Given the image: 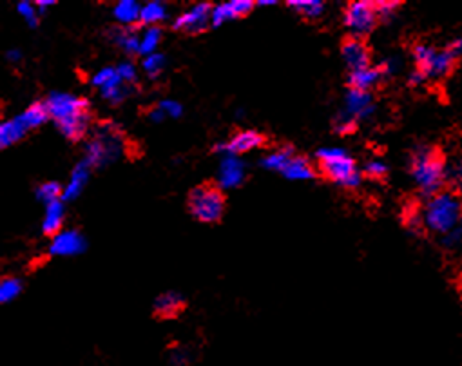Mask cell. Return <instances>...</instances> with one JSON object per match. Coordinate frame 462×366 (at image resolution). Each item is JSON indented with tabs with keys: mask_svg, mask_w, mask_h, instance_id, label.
Returning <instances> with one entry per match:
<instances>
[{
	"mask_svg": "<svg viewBox=\"0 0 462 366\" xmlns=\"http://www.w3.org/2000/svg\"><path fill=\"white\" fill-rule=\"evenodd\" d=\"M170 362L175 366H182L187 362V353L184 350H176V352L170 353Z\"/></svg>",
	"mask_w": 462,
	"mask_h": 366,
	"instance_id": "bcb514c9",
	"label": "cell"
},
{
	"mask_svg": "<svg viewBox=\"0 0 462 366\" xmlns=\"http://www.w3.org/2000/svg\"><path fill=\"white\" fill-rule=\"evenodd\" d=\"M405 225L410 229L412 232L423 234L424 232V219H423V207L412 205L410 209L405 210Z\"/></svg>",
	"mask_w": 462,
	"mask_h": 366,
	"instance_id": "4dcf8cb0",
	"label": "cell"
},
{
	"mask_svg": "<svg viewBox=\"0 0 462 366\" xmlns=\"http://www.w3.org/2000/svg\"><path fill=\"white\" fill-rule=\"evenodd\" d=\"M415 69L426 76L428 80L448 79L457 67L458 58L448 48H437L428 42H419L412 49Z\"/></svg>",
	"mask_w": 462,
	"mask_h": 366,
	"instance_id": "5b68a950",
	"label": "cell"
},
{
	"mask_svg": "<svg viewBox=\"0 0 462 366\" xmlns=\"http://www.w3.org/2000/svg\"><path fill=\"white\" fill-rule=\"evenodd\" d=\"M229 4H231L234 18L247 17L249 13H252V9L257 6L256 2H252V0H232V2H229Z\"/></svg>",
	"mask_w": 462,
	"mask_h": 366,
	"instance_id": "f35d334b",
	"label": "cell"
},
{
	"mask_svg": "<svg viewBox=\"0 0 462 366\" xmlns=\"http://www.w3.org/2000/svg\"><path fill=\"white\" fill-rule=\"evenodd\" d=\"M265 142H266L265 136L259 135V133L243 131V133H238V135H236L231 142H227V144L216 145V147H214V153L222 154V156H229V154H234L236 156V154L249 153L252 149L261 147V145H265Z\"/></svg>",
	"mask_w": 462,
	"mask_h": 366,
	"instance_id": "7c38bea8",
	"label": "cell"
},
{
	"mask_svg": "<svg viewBox=\"0 0 462 366\" xmlns=\"http://www.w3.org/2000/svg\"><path fill=\"white\" fill-rule=\"evenodd\" d=\"M158 107H160L167 116H172V118H179L182 116V113H184V107L175 100H163Z\"/></svg>",
	"mask_w": 462,
	"mask_h": 366,
	"instance_id": "ee69618b",
	"label": "cell"
},
{
	"mask_svg": "<svg viewBox=\"0 0 462 366\" xmlns=\"http://www.w3.org/2000/svg\"><path fill=\"white\" fill-rule=\"evenodd\" d=\"M123 151V136L120 135L118 129L113 126H102L100 129H96L95 136L89 140L88 147H86V158L89 165L95 167H105L109 165L111 161L116 160Z\"/></svg>",
	"mask_w": 462,
	"mask_h": 366,
	"instance_id": "52a82bcc",
	"label": "cell"
},
{
	"mask_svg": "<svg viewBox=\"0 0 462 366\" xmlns=\"http://www.w3.org/2000/svg\"><path fill=\"white\" fill-rule=\"evenodd\" d=\"M116 71H118V76H120L122 82L127 83V86L135 83L136 79H138V74H136V67L133 66L131 62H123V64H120V66L116 67Z\"/></svg>",
	"mask_w": 462,
	"mask_h": 366,
	"instance_id": "b9f144b4",
	"label": "cell"
},
{
	"mask_svg": "<svg viewBox=\"0 0 462 366\" xmlns=\"http://www.w3.org/2000/svg\"><path fill=\"white\" fill-rule=\"evenodd\" d=\"M440 247L449 252H457L462 249V225L461 227L449 231L448 234L440 236Z\"/></svg>",
	"mask_w": 462,
	"mask_h": 366,
	"instance_id": "836d02e7",
	"label": "cell"
},
{
	"mask_svg": "<svg viewBox=\"0 0 462 366\" xmlns=\"http://www.w3.org/2000/svg\"><path fill=\"white\" fill-rule=\"evenodd\" d=\"M17 9L18 13L26 18V22L29 24L31 27L39 26V13H36V9L33 8V4H29V2H20V4L17 6Z\"/></svg>",
	"mask_w": 462,
	"mask_h": 366,
	"instance_id": "7bdbcfd3",
	"label": "cell"
},
{
	"mask_svg": "<svg viewBox=\"0 0 462 366\" xmlns=\"http://www.w3.org/2000/svg\"><path fill=\"white\" fill-rule=\"evenodd\" d=\"M362 176L370 179H384L388 176V165L381 160L367 161V165L362 169Z\"/></svg>",
	"mask_w": 462,
	"mask_h": 366,
	"instance_id": "e575fe53",
	"label": "cell"
},
{
	"mask_svg": "<svg viewBox=\"0 0 462 366\" xmlns=\"http://www.w3.org/2000/svg\"><path fill=\"white\" fill-rule=\"evenodd\" d=\"M446 48H448L449 51L454 53L455 57L461 58L462 57V36H457V39L451 40V42H449V44L446 46Z\"/></svg>",
	"mask_w": 462,
	"mask_h": 366,
	"instance_id": "7dc6e473",
	"label": "cell"
},
{
	"mask_svg": "<svg viewBox=\"0 0 462 366\" xmlns=\"http://www.w3.org/2000/svg\"><path fill=\"white\" fill-rule=\"evenodd\" d=\"M187 205L198 222L218 223L225 212V196L219 185L207 182L189 192Z\"/></svg>",
	"mask_w": 462,
	"mask_h": 366,
	"instance_id": "8992f818",
	"label": "cell"
},
{
	"mask_svg": "<svg viewBox=\"0 0 462 366\" xmlns=\"http://www.w3.org/2000/svg\"><path fill=\"white\" fill-rule=\"evenodd\" d=\"M44 104L51 120H55L60 133L67 140L79 142L88 135L91 114H89V102L86 98L66 93H51Z\"/></svg>",
	"mask_w": 462,
	"mask_h": 366,
	"instance_id": "7a4b0ae2",
	"label": "cell"
},
{
	"mask_svg": "<svg viewBox=\"0 0 462 366\" xmlns=\"http://www.w3.org/2000/svg\"><path fill=\"white\" fill-rule=\"evenodd\" d=\"M114 79H118V71L116 67H104L102 71H98V73L93 76V86L95 88H105L107 83L113 82Z\"/></svg>",
	"mask_w": 462,
	"mask_h": 366,
	"instance_id": "74e56055",
	"label": "cell"
},
{
	"mask_svg": "<svg viewBox=\"0 0 462 366\" xmlns=\"http://www.w3.org/2000/svg\"><path fill=\"white\" fill-rule=\"evenodd\" d=\"M113 42L123 49L127 55H140V46H142V39L129 31V27H118L113 31Z\"/></svg>",
	"mask_w": 462,
	"mask_h": 366,
	"instance_id": "cb8c5ba5",
	"label": "cell"
},
{
	"mask_svg": "<svg viewBox=\"0 0 462 366\" xmlns=\"http://www.w3.org/2000/svg\"><path fill=\"white\" fill-rule=\"evenodd\" d=\"M428 82V79L424 76L421 71H417L414 67V71H410V74H408V86L410 88H421V86H424V83Z\"/></svg>",
	"mask_w": 462,
	"mask_h": 366,
	"instance_id": "f6af8a7d",
	"label": "cell"
},
{
	"mask_svg": "<svg viewBox=\"0 0 462 366\" xmlns=\"http://www.w3.org/2000/svg\"><path fill=\"white\" fill-rule=\"evenodd\" d=\"M383 73L377 66H370L367 69L361 71H350L348 74V86L350 89H358V91H368L374 89L377 83L383 80Z\"/></svg>",
	"mask_w": 462,
	"mask_h": 366,
	"instance_id": "2e32d148",
	"label": "cell"
},
{
	"mask_svg": "<svg viewBox=\"0 0 462 366\" xmlns=\"http://www.w3.org/2000/svg\"><path fill=\"white\" fill-rule=\"evenodd\" d=\"M62 196H64V189H62L60 183L57 182H48L39 185L36 189V198L40 201H44L46 205L53 203V201H60Z\"/></svg>",
	"mask_w": 462,
	"mask_h": 366,
	"instance_id": "f1b7e54d",
	"label": "cell"
},
{
	"mask_svg": "<svg viewBox=\"0 0 462 366\" xmlns=\"http://www.w3.org/2000/svg\"><path fill=\"white\" fill-rule=\"evenodd\" d=\"M341 55L350 71H361L372 66V53L367 42L358 36H345L341 42Z\"/></svg>",
	"mask_w": 462,
	"mask_h": 366,
	"instance_id": "30bf717a",
	"label": "cell"
},
{
	"mask_svg": "<svg viewBox=\"0 0 462 366\" xmlns=\"http://www.w3.org/2000/svg\"><path fill=\"white\" fill-rule=\"evenodd\" d=\"M22 292V281L17 278H4L0 283V301L9 303Z\"/></svg>",
	"mask_w": 462,
	"mask_h": 366,
	"instance_id": "f546056e",
	"label": "cell"
},
{
	"mask_svg": "<svg viewBox=\"0 0 462 366\" xmlns=\"http://www.w3.org/2000/svg\"><path fill=\"white\" fill-rule=\"evenodd\" d=\"M185 309V299L176 292H165L154 301V316L160 319L176 318Z\"/></svg>",
	"mask_w": 462,
	"mask_h": 366,
	"instance_id": "e0dca14e",
	"label": "cell"
},
{
	"mask_svg": "<svg viewBox=\"0 0 462 366\" xmlns=\"http://www.w3.org/2000/svg\"><path fill=\"white\" fill-rule=\"evenodd\" d=\"M321 175L339 187L353 191L362 182V172L355 167V161L346 151L339 147H323L315 153Z\"/></svg>",
	"mask_w": 462,
	"mask_h": 366,
	"instance_id": "277c9868",
	"label": "cell"
},
{
	"mask_svg": "<svg viewBox=\"0 0 462 366\" xmlns=\"http://www.w3.org/2000/svg\"><path fill=\"white\" fill-rule=\"evenodd\" d=\"M343 22L345 27L350 31V35L365 39L375 29L379 24V15L375 9V2L370 0H355L346 4L343 11Z\"/></svg>",
	"mask_w": 462,
	"mask_h": 366,
	"instance_id": "ba28073f",
	"label": "cell"
},
{
	"mask_svg": "<svg viewBox=\"0 0 462 366\" xmlns=\"http://www.w3.org/2000/svg\"><path fill=\"white\" fill-rule=\"evenodd\" d=\"M377 67L381 69V73H383L384 79H388V76H393V74H397L399 71H401L402 62L399 60L397 57H388L386 60L379 62V64H377Z\"/></svg>",
	"mask_w": 462,
	"mask_h": 366,
	"instance_id": "ab89813d",
	"label": "cell"
},
{
	"mask_svg": "<svg viewBox=\"0 0 462 366\" xmlns=\"http://www.w3.org/2000/svg\"><path fill=\"white\" fill-rule=\"evenodd\" d=\"M62 222H64V203L60 201H53L46 207V218L42 223V231L46 236H58L60 234Z\"/></svg>",
	"mask_w": 462,
	"mask_h": 366,
	"instance_id": "ac0fdd59",
	"label": "cell"
},
{
	"mask_svg": "<svg viewBox=\"0 0 462 366\" xmlns=\"http://www.w3.org/2000/svg\"><path fill=\"white\" fill-rule=\"evenodd\" d=\"M294 156H296V154H294L292 147H283V149H279V151H276V153H272V154H269V156L263 158L261 165L269 170H278V172H283L285 167L288 165V161L292 160Z\"/></svg>",
	"mask_w": 462,
	"mask_h": 366,
	"instance_id": "484cf974",
	"label": "cell"
},
{
	"mask_svg": "<svg viewBox=\"0 0 462 366\" xmlns=\"http://www.w3.org/2000/svg\"><path fill=\"white\" fill-rule=\"evenodd\" d=\"M334 129H336L337 135H350V133L358 129V122H355L352 116H348V114L341 111L336 116V120H334Z\"/></svg>",
	"mask_w": 462,
	"mask_h": 366,
	"instance_id": "d590c367",
	"label": "cell"
},
{
	"mask_svg": "<svg viewBox=\"0 0 462 366\" xmlns=\"http://www.w3.org/2000/svg\"><path fill=\"white\" fill-rule=\"evenodd\" d=\"M245 179V165L240 158H236L234 154L223 156L222 165H219V187L234 189L241 185Z\"/></svg>",
	"mask_w": 462,
	"mask_h": 366,
	"instance_id": "5bb4252c",
	"label": "cell"
},
{
	"mask_svg": "<svg viewBox=\"0 0 462 366\" xmlns=\"http://www.w3.org/2000/svg\"><path fill=\"white\" fill-rule=\"evenodd\" d=\"M8 58L11 62H18V60H20V51H17V49H15V51H9Z\"/></svg>",
	"mask_w": 462,
	"mask_h": 366,
	"instance_id": "f907efd6",
	"label": "cell"
},
{
	"mask_svg": "<svg viewBox=\"0 0 462 366\" xmlns=\"http://www.w3.org/2000/svg\"><path fill=\"white\" fill-rule=\"evenodd\" d=\"M281 175L287 176L288 179H312L315 178L318 172L305 156H294L292 160L288 161V165L285 167Z\"/></svg>",
	"mask_w": 462,
	"mask_h": 366,
	"instance_id": "ffe728a7",
	"label": "cell"
},
{
	"mask_svg": "<svg viewBox=\"0 0 462 366\" xmlns=\"http://www.w3.org/2000/svg\"><path fill=\"white\" fill-rule=\"evenodd\" d=\"M167 18V9L162 2H147V4L142 8V15H140V22L145 24V26H158L160 22H163Z\"/></svg>",
	"mask_w": 462,
	"mask_h": 366,
	"instance_id": "d4e9b609",
	"label": "cell"
},
{
	"mask_svg": "<svg viewBox=\"0 0 462 366\" xmlns=\"http://www.w3.org/2000/svg\"><path fill=\"white\" fill-rule=\"evenodd\" d=\"M144 69L147 73L149 79H156L158 74L162 73L163 67H165V58L160 53H154V55H149V57L144 58Z\"/></svg>",
	"mask_w": 462,
	"mask_h": 366,
	"instance_id": "d6a6232c",
	"label": "cell"
},
{
	"mask_svg": "<svg viewBox=\"0 0 462 366\" xmlns=\"http://www.w3.org/2000/svg\"><path fill=\"white\" fill-rule=\"evenodd\" d=\"M227 20H234V13H232L231 4L225 2V4H219L212 9V27H219L222 24H225Z\"/></svg>",
	"mask_w": 462,
	"mask_h": 366,
	"instance_id": "8d00e7d4",
	"label": "cell"
},
{
	"mask_svg": "<svg viewBox=\"0 0 462 366\" xmlns=\"http://www.w3.org/2000/svg\"><path fill=\"white\" fill-rule=\"evenodd\" d=\"M401 2L399 0H377L375 2V9H377V15H379V22H388L395 17L397 9L401 8Z\"/></svg>",
	"mask_w": 462,
	"mask_h": 366,
	"instance_id": "1f68e13d",
	"label": "cell"
},
{
	"mask_svg": "<svg viewBox=\"0 0 462 366\" xmlns=\"http://www.w3.org/2000/svg\"><path fill=\"white\" fill-rule=\"evenodd\" d=\"M113 15L122 26H135V24L140 22L142 6L135 2V0H122V2H118L114 6Z\"/></svg>",
	"mask_w": 462,
	"mask_h": 366,
	"instance_id": "d6986e66",
	"label": "cell"
},
{
	"mask_svg": "<svg viewBox=\"0 0 462 366\" xmlns=\"http://www.w3.org/2000/svg\"><path fill=\"white\" fill-rule=\"evenodd\" d=\"M165 116H167V114L163 113V111L160 109V107H158V109H151V111H149V118H151L153 122H162V120Z\"/></svg>",
	"mask_w": 462,
	"mask_h": 366,
	"instance_id": "c3c4849f",
	"label": "cell"
},
{
	"mask_svg": "<svg viewBox=\"0 0 462 366\" xmlns=\"http://www.w3.org/2000/svg\"><path fill=\"white\" fill-rule=\"evenodd\" d=\"M49 118L51 116H49L48 107H46V104H40V102L29 105V107H27L22 114H18V120L24 123V127H26L27 131H29V129H35V127H39V126H42V123H46Z\"/></svg>",
	"mask_w": 462,
	"mask_h": 366,
	"instance_id": "7402d4cb",
	"label": "cell"
},
{
	"mask_svg": "<svg viewBox=\"0 0 462 366\" xmlns=\"http://www.w3.org/2000/svg\"><path fill=\"white\" fill-rule=\"evenodd\" d=\"M100 91H102V96H104L105 100H109L111 104H120V102H122L123 98L129 95V88H125V83L122 82L120 76L114 79L111 83H107L105 88L100 89Z\"/></svg>",
	"mask_w": 462,
	"mask_h": 366,
	"instance_id": "83f0119b",
	"label": "cell"
},
{
	"mask_svg": "<svg viewBox=\"0 0 462 366\" xmlns=\"http://www.w3.org/2000/svg\"><path fill=\"white\" fill-rule=\"evenodd\" d=\"M448 163L444 154L433 145H415L410 154V176L424 198L444 191L448 183Z\"/></svg>",
	"mask_w": 462,
	"mask_h": 366,
	"instance_id": "6da1fadb",
	"label": "cell"
},
{
	"mask_svg": "<svg viewBox=\"0 0 462 366\" xmlns=\"http://www.w3.org/2000/svg\"><path fill=\"white\" fill-rule=\"evenodd\" d=\"M27 129L24 127V123L18 120V116L15 120H9L0 126V145L2 149L9 147V145L17 144L18 140H22L26 136Z\"/></svg>",
	"mask_w": 462,
	"mask_h": 366,
	"instance_id": "44dd1931",
	"label": "cell"
},
{
	"mask_svg": "<svg viewBox=\"0 0 462 366\" xmlns=\"http://www.w3.org/2000/svg\"><path fill=\"white\" fill-rule=\"evenodd\" d=\"M212 6L207 4V2H201L196 4L194 8H191L187 13L179 15L175 20L172 27L176 31H185V33H191V35H198V33H203L209 27H212Z\"/></svg>",
	"mask_w": 462,
	"mask_h": 366,
	"instance_id": "9c48e42d",
	"label": "cell"
},
{
	"mask_svg": "<svg viewBox=\"0 0 462 366\" xmlns=\"http://www.w3.org/2000/svg\"><path fill=\"white\" fill-rule=\"evenodd\" d=\"M448 182L454 185V191L462 194V156L448 169Z\"/></svg>",
	"mask_w": 462,
	"mask_h": 366,
	"instance_id": "60d3db41",
	"label": "cell"
},
{
	"mask_svg": "<svg viewBox=\"0 0 462 366\" xmlns=\"http://www.w3.org/2000/svg\"><path fill=\"white\" fill-rule=\"evenodd\" d=\"M91 169L93 167L89 165L86 160H82L80 163H76V167L73 169V175H71L69 183H67L66 187H64V196H62V201H73L80 196V192H82V189L86 187V183H88L89 170Z\"/></svg>",
	"mask_w": 462,
	"mask_h": 366,
	"instance_id": "9a60e30c",
	"label": "cell"
},
{
	"mask_svg": "<svg viewBox=\"0 0 462 366\" xmlns=\"http://www.w3.org/2000/svg\"><path fill=\"white\" fill-rule=\"evenodd\" d=\"M83 250H86V240L76 231L60 232L53 238V243L49 247V254L53 256H76Z\"/></svg>",
	"mask_w": 462,
	"mask_h": 366,
	"instance_id": "4fadbf2b",
	"label": "cell"
},
{
	"mask_svg": "<svg viewBox=\"0 0 462 366\" xmlns=\"http://www.w3.org/2000/svg\"><path fill=\"white\" fill-rule=\"evenodd\" d=\"M55 4V2H53V0H36V9H39L40 11V15L44 13L46 11V8H51V6Z\"/></svg>",
	"mask_w": 462,
	"mask_h": 366,
	"instance_id": "681fc988",
	"label": "cell"
},
{
	"mask_svg": "<svg viewBox=\"0 0 462 366\" xmlns=\"http://www.w3.org/2000/svg\"><path fill=\"white\" fill-rule=\"evenodd\" d=\"M287 6L306 20H315L325 13V2L321 0H290Z\"/></svg>",
	"mask_w": 462,
	"mask_h": 366,
	"instance_id": "603a6c76",
	"label": "cell"
},
{
	"mask_svg": "<svg viewBox=\"0 0 462 366\" xmlns=\"http://www.w3.org/2000/svg\"><path fill=\"white\" fill-rule=\"evenodd\" d=\"M160 40H162V29H160L158 26L147 27L144 35H142L140 55H142V57H149V55H154L156 48L160 46Z\"/></svg>",
	"mask_w": 462,
	"mask_h": 366,
	"instance_id": "4316f807",
	"label": "cell"
},
{
	"mask_svg": "<svg viewBox=\"0 0 462 366\" xmlns=\"http://www.w3.org/2000/svg\"><path fill=\"white\" fill-rule=\"evenodd\" d=\"M423 219L426 231L440 236L462 225V194L454 189H444L428 198L423 205Z\"/></svg>",
	"mask_w": 462,
	"mask_h": 366,
	"instance_id": "3957f363",
	"label": "cell"
},
{
	"mask_svg": "<svg viewBox=\"0 0 462 366\" xmlns=\"http://www.w3.org/2000/svg\"><path fill=\"white\" fill-rule=\"evenodd\" d=\"M276 2L274 0H259V2H257V6H274Z\"/></svg>",
	"mask_w": 462,
	"mask_h": 366,
	"instance_id": "816d5d0a",
	"label": "cell"
},
{
	"mask_svg": "<svg viewBox=\"0 0 462 366\" xmlns=\"http://www.w3.org/2000/svg\"><path fill=\"white\" fill-rule=\"evenodd\" d=\"M348 116H352L355 122L368 120L375 113L374 96L368 91H358V89H348L345 95V109Z\"/></svg>",
	"mask_w": 462,
	"mask_h": 366,
	"instance_id": "8fae6325",
	"label": "cell"
}]
</instances>
